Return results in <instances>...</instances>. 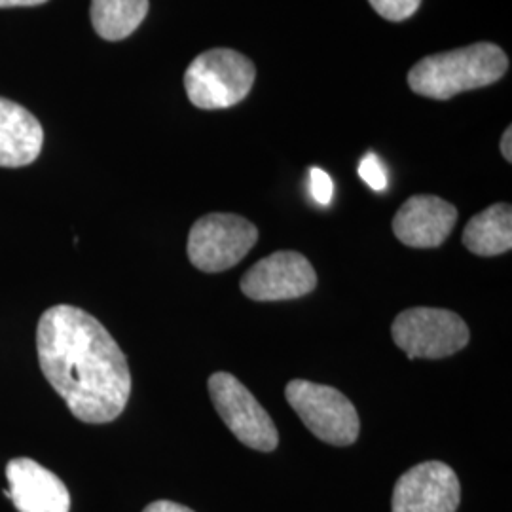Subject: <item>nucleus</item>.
I'll return each instance as SVG.
<instances>
[{"label":"nucleus","mask_w":512,"mask_h":512,"mask_svg":"<svg viewBox=\"0 0 512 512\" xmlns=\"http://www.w3.org/2000/svg\"><path fill=\"white\" fill-rule=\"evenodd\" d=\"M501 154L507 162H512V128H507L501 137Z\"/></svg>","instance_id":"6ab92c4d"},{"label":"nucleus","mask_w":512,"mask_h":512,"mask_svg":"<svg viewBox=\"0 0 512 512\" xmlns=\"http://www.w3.org/2000/svg\"><path fill=\"white\" fill-rule=\"evenodd\" d=\"M458 209L437 196H412L393 219V234L406 247L435 249L452 234Z\"/></svg>","instance_id":"9d476101"},{"label":"nucleus","mask_w":512,"mask_h":512,"mask_svg":"<svg viewBox=\"0 0 512 512\" xmlns=\"http://www.w3.org/2000/svg\"><path fill=\"white\" fill-rule=\"evenodd\" d=\"M285 397L317 439L332 446H351L359 439V414L336 387L293 380L285 387Z\"/></svg>","instance_id":"20e7f679"},{"label":"nucleus","mask_w":512,"mask_h":512,"mask_svg":"<svg viewBox=\"0 0 512 512\" xmlns=\"http://www.w3.org/2000/svg\"><path fill=\"white\" fill-rule=\"evenodd\" d=\"M509 69V57L492 42L427 55L408 73L412 92L446 101L454 95L471 92L499 82Z\"/></svg>","instance_id":"f03ea898"},{"label":"nucleus","mask_w":512,"mask_h":512,"mask_svg":"<svg viewBox=\"0 0 512 512\" xmlns=\"http://www.w3.org/2000/svg\"><path fill=\"white\" fill-rule=\"evenodd\" d=\"M359 177L376 192H382V190L387 188V175H385L384 164L372 152H368L365 158L361 160V164H359Z\"/></svg>","instance_id":"dca6fc26"},{"label":"nucleus","mask_w":512,"mask_h":512,"mask_svg":"<svg viewBox=\"0 0 512 512\" xmlns=\"http://www.w3.org/2000/svg\"><path fill=\"white\" fill-rule=\"evenodd\" d=\"M42 143L44 131L37 118L18 103L0 97V167L33 164Z\"/></svg>","instance_id":"f8f14e48"},{"label":"nucleus","mask_w":512,"mask_h":512,"mask_svg":"<svg viewBox=\"0 0 512 512\" xmlns=\"http://www.w3.org/2000/svg\"><path fill=\"white\" fill-rule=\"evenodd\" d=\"M48 0H0V8H14V6H38Z\"/></svg>","instance_id":"aec40b11"},{"label":"nucleus","mask_w":512,"mask_h":512,"mask_svg":"<svg viewBox=\"0 0 512 512\" xmlns=\"http://www.w3.org/2000/svg\"><path fill=\"white\" fill-rule=\"evenodd\" d=\"M459 501L461 486L454 469L442 461H425L397 480L391 512H456Z\"/></svg>","instance_id":"1a4fd4ad"},{"label":"nucleus","mask_w":512,"mask_h":512,"mask_svg":"<svg viewBox=\"0 0 512 512\" xmlns=\"http://www.w3.org/2000/svg\"><path fill=\"white\" fill-rule=\"evenodd\" d=\"M207 385L213 406L232 435L247 448L274 452L279 444L277 427L253 393L228 372L213 374Z\"/></svg>","instance_id":"0eeeda50"},{"label":"nucleus","mask_w":512,"mask_h":512,"mask_svg":"<svg viewBox=\"0 0 512 512\" xmlns=\"http://www.w3.org/2000/svg\"><path fill=\"white\" fill-rule=\"evenodd\" d=\"M391 336L408 359H444L471 340L469 327L458 313L440 308H410L399 313Z\"/></svg>","instance_id":"423d86ee"},{"label":"nucleus","mask_w":512,"mask_h":512,"mask_svg":"<svg viewBox=\"0 0 512 512\" xmlns=\"http://www.w3.org/2000/svg\"><path fill=\"white\" fill-rule=\"evenodd\" d=\"M463 245L478 256L505 255L512 249V209L495 203L467 222Z\"/></svg>","instance_id":"ddd939ff"},{"label":"nucleus","mask_w":512,"mask_h":512,"mask_svg":"<svg viewBox=\"0 0 512 512\" xmlns=\"http://www.w3.org/2000/svg\"><path fill=\"white\" fill-rule=\"evenodd\" d=\"M143 512H194L192 509H188V507H184V505H179V503H175V501H154V503H150L147 505V509Z\"/></svg>","instance_id":"a211bd4d"},{"label":"nucleus","mask_w":512,"mask_h":512,"mask_svg":"<svg viewBox=\"0 0 512 512\" xmlns=\"http://www.w3.org/2000/svg\"><path fill=\"white\" fill-rule=\"evenodd\" d=\"M95 33L105 40H124L147 18L148 0H92Z\"/></svg>","instance_id":"4468645a"},{"label":"nucleus","mask_w":512,"mask_h":512,"mask_svg":"<svg viewBox=\"0 0 512 512\" xmlns=\"http://www.w3.org/2000/svg\"><path fill=\"white\" fill-rule=\"evenodd\" d=\"M40 370L76 420L110 423L131 395L128 359L116 340L88 311L57 304L37 327Z\"/></svg>","instance_id":"f257e3e1"},{"label":"nucleus","mask_w":512,"mask_h":512,"mask_svg":"<svg viewBox=\"0 0 512 512\" xmlns=\"http://www.w3.org/2000/svg\"><path fill=\"white\" fill-rule=\"evenodd\" d=\"M258 241L251 220L232 213H211L194 222L188 236V258L205 274H220L239 264Z\"/></svg>","instance_id":"39448f33"},{"label":"nucleus","mask_w":512,"mask_h":512,"mask_svg":"<svg viewBox=\"0 0 512 512\" xmlns=\"http://www.w3.org/2000/svg\"><path fill=\"white\" fill-rule=\"evenodd\" d=\"M317 287L310 260L296 251H277L258 260L241 277V293L256 302L296 300Z\"/></svg>","instance_id":"6e6552de"},{"label":"nucleus","mask_w":512,"mask_h":512,"mask_svg":"<svg viewBox=\"0 0 512 512\" xmlns=\"http://www.w3.org/2000/svg\"><path fill=\"white\" fill-rule=\"evenodd\" d=\"M255 78L251 59L236 50L217 48L203 52L190 63L184 73V88L198 109H230L249 95Z\"/></svg>","instance_id":"7ed1b4c3"},{"label":"nucleus","mask_w":512,"mask_h":512,"mask_svg":"<svg viewBox=\"0 0 512 512\" xmlns=\"http://www.w3.org/2000/svg\"><path fill=\"white\" fill-rule=\"evenodd\" d=\"M310 194L311 198L319 205H330L332 202L334 183H332L329 173L323 171L321 167H311L310 169Z\"/></svg>","instance_id":"f3484780"},{"label":"nucleus","mask_w":512,"mask_h":512,"mask_svg":"<svg viewBox=\"0 0 512 512\" xmlns=\"http://www.w3.org/2000/svg\"><path fill=\"white\" fill-rule=\"evenodd\" d=\"M8 494L19 512H69L71 494L63 480L35 459L16 458L6 465Z\"/></svg>","instance_id":"9b49d317"},{"label":"nucleus","mask_w":512,"mask_h":512,"mask_svg":"<svg viewBox=\"0 0 512 512\" xmlns=\"http://www.w3.org/2000/svg\"><path fill=\"white\" fill-rule=\"evenodd\" d=\"M368 2L382 18L389 21H404L412 18L421 4V0H368Z\"/></svg>","instance_id":"2eb2a0df"}]
</instances>
